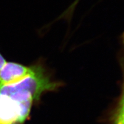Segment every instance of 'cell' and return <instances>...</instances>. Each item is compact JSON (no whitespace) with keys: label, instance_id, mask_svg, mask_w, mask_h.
Here are the masks:
<instances>
[{"label":"cell","instance_id":"6da1fadb","mask_svg":"<svg viewBox=\"0 0 124 124\" xmlns=\"http://www.w3.org/2000/svg\"><path fill=\"white\" fill-rule=\"evenodd\" d=\"M32 106L0 93V124H23L29 116Z\"/></svg>","mask_w":124,"mask_h":124},{"label":"cell","instance_id":"7a4b0ae2","mask_svg":"<svg viewBox=\"0 0 124 124\" xmlns=\"http://www.w3.org/2000/svg\"><path fill=\"white\" fill-rule=\"evenodd\" d=\"M36 64L25 66L15 62H7L0 70V89L5 85L15 83L35 71Z\"/></svg>","mask_w":124,"mask_h":124},{"label":"cell","instance_id":"3957f363","mask_svg":"<svg viewBox=\"0 0 124 124\" xmlns=\"http://www.w3.org/2000/svg\"><path fill=\"white\" fill-rule=\"evenodd\" d=\"M79 1L80 0H75V1L71 5L70 7L64 12V13H63L61 16H60V18H64V19H68L69 20V19H70L71 16H72V13H73L74 12V9H75V8Z\"/></svg>","mask_w":124,"mask_h":124},{"label":"cell","instance_id":"277c9868","mask_svg":"<svg viewBox=\"0 0 124 124\" xmlns=\"http://www.w3.org/2000/svg\"><path fill=\"white\" fill-rule=\"evenodd\" d=\"M7 63L4 57L2 56V55L0 54V70L2 69V68L4 67V66L5 64V63Z\"/></svg>","mask_w":124,"mask_h":124},{"label":"cell","instance_id":"5b68a950","mask_svg":"<svg viewBox=\"0 0 124 124\" xmlns=\"http://www.w3.org/2000/svg\"><path fill=\"white\" fill-rule=\"evenodd\" d=\"M19 124V123H17V124Z\"/></svg>","mask_w":124,"mask_h":124}]
</instances>
